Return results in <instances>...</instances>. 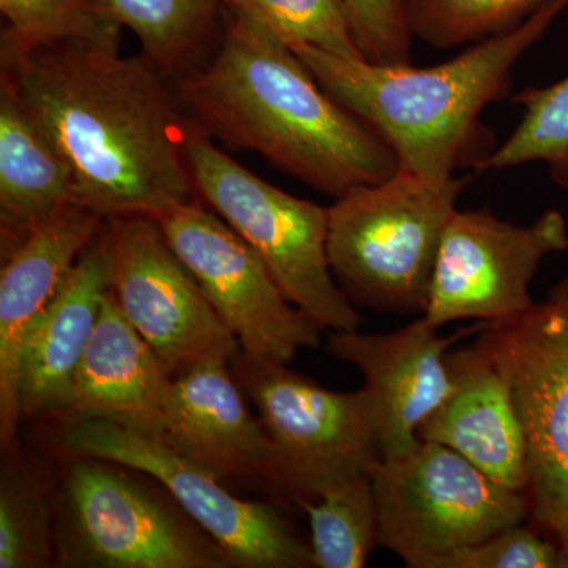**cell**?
Masks as SVG:
<instances>
[{
  "mask_svg": "<svg viewBox=\"0 0 568 568\" xmlns=\"http://www.w3.org/2000/svg\"><path fill=\"white\" fill-rule=\"evenodd\" d=\"M142 52L174 81L203 67L219 37L226 0H100Z\"/></svg>",
  "mask_w": 568,
  "mask_h": 568,
  "instance_id": "cell-22",
  "label": "cell"
},
{
  "mask_svg": "<svg viewBox=\"0 0 568 568\" xmlns=\"http://www.w3.org/2000/svg\"><path fill=\"white\" fill-rule=\"evenodd\" d=\"M0 40L17 47L73 40L121 52L123 28L100 0H0Z\"/></svg>",
  "mask_w": 568,
  "mask_h": 568,
  "instance_id": "cell-25",
  "label": "cell"
},
{
  "mask_svg": "<svg viewBox=\"0 0 568 568\" xmlns=\"http://www.w3.org/2000/svg\"><path fill=\"white\" fill-rule=\"evenodd\" d=\"M0 469V568L55 567L59 473L17 443Z\"/></svg>",
  "mask_w": 568,
  "mask_h": 568,
  "instance_id": "cell-21",
  "label": "cell"
},
{
  "mask_svg": "<svg viewBox=\"0 0 568 568\" xmlns=\"http://www.w3.org/2000/svg\"><path fill=\"white\" fill-rule=\"evenodd\" d=\"M231 373L274 440L297 507L342 478L372 474L383 459L364 388L327 390L287 365L239 351Z\"/></svg>",
  "mask_w": 568,
  "mask_h": 568,
  "instance_id": "cell-10",
  "label": "cell"
},
{
  "mask_svg": "<svg viewBox=\"0 0 568 568\" xmlns=\"http://www.w3.org/2000/svg\"><path fill=\"white\" fill-rule=\"evenodd\" d=\"M173 376L125 320L112 287L61 416L104 418L160 440Z\"/></svg>",
  "mask_w": 568,
  "mask_h": 568,
  "instance_id": "cell-19",
  "label": "cell"
},
{
  "mask_svg": "<svg viewBox=\"0 0 568 568\" xmlns=\"http://www.w3.org/2000/svg\"><path fill=\"white\" fill-rule=\"evenodd\" d=\"M227 10L260 22L287 47L308 44L345 59H364L345 0H226Z\"/></svg>",
  "mask_w": 568,
  "mask_h": 568,
  "instance_id": "cell-27",
  "label": "cell"
},
{
  "mask_svg": "<svg viewBox=\"0 0 568 568\" xmlns=\"http://www.w3.org/2000/svg\"><path fill=\"white\" fill-rule=\"evenodd\" d=\"M447 361L454 386L418 428V439L458 452L497 484L525 495V432L510 386L480 332L473 345L450 349Z\"/></svg>",
  "mask_w": 568,
  "mask_h": 568,
  "instance_id": "cell-17",
  "label": "cell"
},
{
  "mask_svg": "<svg viewBox=\"0 0 568 568\" xmlns=\"http://www.w3.org/2000/svg\"><path fill=\"white\" fill-rule=\"evenodd\" d=\"M568 250V223L548 211L529 226L497 219L488 207L455 211L444 231L424 320L433 327L476 320L504 323L537 302L530 284L549 254Z\"/></svg>",
  "mask_w": 568,
  "mask_h": 568,
  "instance_id": "cell-12",
  "label": "cell"
},
{
  "mask_svg": "<svg viewBox=\"0 0 568 568\" xmlns=\"http://www.w3.org/2000/svg\"><path fill=\"white\" fill-rule=\"evenodd\" d=\"M377 544L410 568H443L462 549L523 525V493L497 484L469 459L420 440L405 457L372 469Z\"/></svg>",
  "mask_w": 568,
  "mask_h": 568,
  "instance_id": "cell-7",
  "label": "cell"
},
{
  "mask_svg": "<svg viewBox=\"0 0 568 568\" xmlns=\"http://www.w3.org/2000/svg\"><path fill=\"white\" fill-rule=\"evenodd\" d=\"M55 459L100 458L159 481L223 548L234 568H315L312 545L268 504L233 495L215 474L181 452L104 418H48Z\"/></svg>",
  "mask_w": 568,
  "mask_h": 568,
  "instance_id": "cell-8",
  "label": "cell"
},
{
  "mask_svg": "<svg viewBox=\"0 0 568 568\" xmlns=\"http://www.w3.org/2000/svg\"><path fill=\"white\" fill-rule=\"evenodd\" d=\"M186 162L197 197L252 246L287 301L321 327L358 331L364 317L328 264V209L283 192L226 155L193 126Z\"/></svg>",
  "mask_w": 568,
  "mask_h": 568,
  "instance_id": "cell-6",
  "label": "cell"
},
{
  "mask_svg": "<svg viewBox=\"0 0 568 568\" xmlns=\"http://www.w3.org/2000/svg\"><path fill=\"white\" fill-rule=\"evenodd\" d=\"M567 9L568 0H545L517 28L425 69L290 48L336 102L386 142L399 170L446 181L467 168L484 171L497 145L481 112L506 95L511 71Z\"/></svg>",
  "mask_w": 568,
  "mask_h": 568,
  "instance_id": "cell-3",
  "label": "cell"
},
{
  "mask_svg": "<svg viewBox=\"0 0 568 568\" xmlns=\"http://www.w3.org/2000/svg\"><path fill=\"white\" fill-rule=\"evenodd\" d=\"M480 335L525 432L529 514L568 555V275L525 315L484 324Z\"/></svg>",
  "mask_w": 568,
  "mask_h": 568,
  "instance_id": "cell-9",
  "label": "cell"
},
{
  "mask_svg": "<svg viewBox=\"0 0 568 568\" xmlns=\"http://www.w3.org/2000/svg\"><path fill=\"white\" fill-rule=\"evenodd\" d=\"M469 179L399 170L336 197L327 207L328 264L355 306L424 315L444 231Z\"/></svg>",
  "mask_w": 568,
  "mask_h": 568,
  "instance_id": "cell-4",
  "label": "cell"
},
{
  "mask_svg": "<svg viewBox=\"0 0 568 568\" xmlns=\"http://www.w3.org/2000/svg\"><path fill=\"white\" fill-rule=\"evenodd\" d=\"M55 495L59 568H234L159 481L100 458H65Z\"/></svg>",
  "mask_w": 568,
  "mask_h": 568,
  "instance_id": "cell-5",
  "label": "cell"
},
{
  "mask_svg": "<svg viewBox=\"0 0 568 568\" xmlns=\"http://www.w3.org/2000/svg\"><path fill=\"white\" fill-rule=\"evenodd\" d=\"M196 129L332 197L398 173L395 153L284 41L227 10L215 55L175 81Z\"/></svg>",
  "mask_w": 568,
  "mask_h": 568,
  "instance_id": "cell-2",
  "label": "cell"
},
{
  "mask_svg": "<svg viewBox=\"0 0 568 568\" xmlns=\"http://www.w3.org/2000/svg\"><path fill=\"white\" fill-rule=\"evenodd\" d=\"M351 24L366 61L407 65L413 61L414 36L409 0H345Z\"/></svg>",
  "mask_w": 568,
  "mask_h": 568,
  "instance_id": "cell-28",
  "label": "cell"
},
{
  "mask_svg": "<svg viewBox=\"0 0 568 568\" xmlns=\"http://www.w3.org/2000/svg\"><path fill=\"white\" fill-rule=\"evenodd\" d=\"M112 293L130 325L175 377L211 355L233 358L237 338L151 216L106 219Z\"/></svg>",
  "mask_w": 568,
  "mask_h": 568,
  "instance_id": "cell-13",
  "label": "cell"
},
{
  "mask_svg": "<svg viewBox=\"0 0 568 568\" xmlns=\"http://www.w3.org/2000/svg\"><path fill=\"white\" fill-rule=\"evenodd\" d=\"M77 203L69 164L10 88L0 82V253Z\"/></svg>",
  "mask_w": 568,
  "mask_h": 568,
  "instance_id": "cell-20",
  "label": "cell"
},
{
  "mask_svg": "<svg viewBox=\"0 0 568 568\" xmlns=\"http://www.w3.org/2000/svg\"><path fill=\"white\" fill-rule=\"evenodd\" d=\"M514 103L523 108L521 122L497 145L484 171L541 162L552 182L568 192V74L547 88L523 89Z\"/></svg>",
  "mask_w": 568,
  "mask_h": 568,
  "instance_id": "cell-24",
  "label": "cell"
},
{
  "mask_svg": "<svg viewBox=\"0 0 568 568\" xmlns=\"http://www.w3.org/2000/svg\"><path fill=\"white\" fill-rule=\"evenodd\" d=\"M111 287V244L104 223L102 233L82 252L26 342L20 375L22 422L48 420L65 409L71 384Z\"/></svg>",
  "mask_w": 568,
  "mask_h": 568,
  "instance_id": "cell-18",
  "label": "cell"
},
{
  "mask_svg": "<svg viewBox=\"0 0 568 568\" xmlns=\"http://www.w3.org/2000/svg\"><path fill=\"white\" fill-rule=\"evenodd\" d=\"M481 323L443 336L424 317L388 334L334 332L327 351L364 376L383 459L405 457L420 444L418 428L443 405L454 381L448 353Z\"/></svg>",
  "mask_w": 568,
  "mask_h": 568,
  "instance_id": "cell-15",
  "label": "cell"
},
{
  "mask_svg": "<svg viewBox=\"0 0 568 568\" xmlns=\"http://www.w3.org/2000/svg\"><path fill=\"white\" fill-rule=\"evenodd\" d=\"M155 220L245 354L290 365L298 351L320 347L324 328L287 301L252 246L200 197Z\"/></svg>",
  "mask_w": 568,
  "mask_h": 568,
  "instance_id": "cell-11",
  "label": "cell"
},
{
  "mask_svg": "<svg viewBox=\"0 0 568 568\" xmlns=\"http://www.w3.org/2000/svg\"><path fill=\"white\" fill-rule=\"evenodd\" d=\"M227 355H211L173 377L160 443L200 463L222 481H244L297 506L283 459Z\"/></svg>",
  "mask_w": 568,
  "mask_h": 568,
  "instance_id": "cell-14",
  "label": "cell"
},
{
  "mask_svg": "<svg viewBox=\"0 0 568 568\" xmlns=\"http://www.w3.org/2000/svg\"><path fill=\"white\" fill-rule=\"evenodd\" d=\"M545 0H409L414 39L437 50L467 48L517 28Z\"/></svg>",
  "mask_w": 568,
  "mask_h": 568,
  "instance_id": "cell-26",
  "label": "cell"
},
{
  "mask_svg": "<svg viewBox=\"0 0 568 568\" xmlns=\"http://www.w3.org/2000/svg\"><path fill=\"white\" fill-rule=\"evenodd\" d=\"M443 568H566V555L559 545L518 525L462 549Z\"/></svg>",
  "mask_w": 568,
  "mask_h": 568,
  "instance_id": "cell-29",
  "label": "cell"
},
{
  "mask_svg": "<svg viewBox=\"0 0 568 568\" xmlns=\"http://www.w3.org/2000/svg\"><path fill=\"white\" fill-rule=\"evenodd\" d=\"M310 519L317 568H362L377 544V514L372 476L342 478L301 506Z\"/></svg>",
  "mask_w": 568,
  "mask_h": 568,
  "instance_id": "cell-23",
  "label": "cell"
},
{
  "mask_svg": "<svg viewBox=\"0 0 568 568\" xmlns=\"http://www.w3.org/2000/svg\"><path fill=\"white\" fill-rule=\"evenodd\" d=\"M0 82L69 164L77 204L104 219H159L197 200L186 162L194 123L173 78L144 52L0 40Z\"/></svg>",
  "mask_w": 568,
  "mask_h": 568,
  "instance_id": "cell-1",
  "label": "cell"
},
{
  "mask_svg": "<svg viewBox=\"0 0 568 568\" xmlns=\"http://www.w3.org/2000/svg\"><path fill=\"white\" fill-rule=\"evenodd\" d=\"M102 213L70 204L2 256L0 271V446L18 440L20 375L29 335L63 280L104 227Z\"/></svg>",
  "mask_w": 568,
  "mask_h": 568,
  "instance_id": "cell-16",
  "label": "cell"
},
{
  "mask_svg": "<svg viewBox=\"0 0 568 568\" xmlns=\"http://www.w3.org/2000/svg\"><path fill=\"white\" fill-rule=\"evenodd\" d=\"M566 568H568V555H566Z\"/></svg>",
  "mask_w": 568,
  "mask_h": 568,
  "instance_id": "cell-30",
  "label": "cell"
}]
</instances>
